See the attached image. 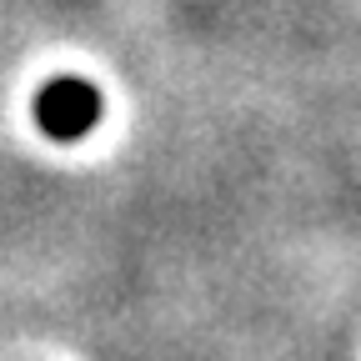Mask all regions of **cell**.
I'll return each instance as SVG.
<instances>
[{"instance_id": "cell-1", "label": "cell", "mask_w": 361, "mask_h": 361, "mask_svg": "<svg viewBox=\"0 0 361 361\" xmlns=\"http://www.w3.org/2000/svg\"><path fill=\"white\" fill-rule=\"evenodd\" d=\"M96 121H101V90L80 75H56L35 96V126L51 141H80L96 130Z\"/></svg>"}]
</instances>
